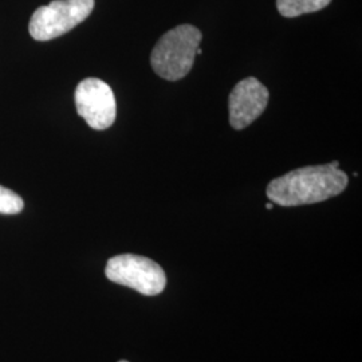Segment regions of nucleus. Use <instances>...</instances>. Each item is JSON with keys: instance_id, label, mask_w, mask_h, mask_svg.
Wrapping results in <instances>:
<instances>
[{"instance_id": "obj_6", "label": "nucleus", "mask_w": 362, "mask_h": 362, "mask_svg": "<svg viewBox=\"0 0 362 362\" xmlns=\"http://www.w3.org/2000/svg\"><path fill=\"white\" fill-rule=\"evenodd\" d=\"M270 93L257 78L242 79L233 88L228 98L230 124L233 129H245L267 107Z\"/></svg>"}, {"instance_id": "obj_3", "label": "nucleus", "mask_w": 362, "mask_h": 362, "mask_svg": "<svg viewBox=\"0 0 362 362\" xmlns=\"http://www.w3.org/2000/svg\"><path fill=\"white\" fill-rule=\"evenodd\" d=\"M106 278L118 285L127 286L144 296L153 297L164 291L167 275L161 266L141 255L122 254L107 260Z\"/></svg>"}, {"instance_id": "obj_9", "label": "nucleus", "mask_w": 362, "mask_h": 362, "mask_svg": "<svg viewBox=\"0 0 362 362\" xmlns=\"http://www.w3.org/2000/svg\"><path fill=\"white\" fill-rule=\"evenodd\" d=\"M266 208H267V209H272V203H267Z\"/></svg>"}, {"instance_id": "obj_1", "label": "nucleus", "mask_w": 362, "mask_h": 362, "mask_svg": "<svg viewBox=\"0 0 362 362\" xmlns=\"http://www.w3.org/2000/svg\"><path fill=\"white\" fill-rule=\"evenodd\" d=\"M339 163L303 167L276 177L267 187V197L282 207L321 203L342 194L349 182Z\"/></svg>"}, {"instance_id": "obj_7", "label": "nucleus", "mask_w": 362, "mask_h": 362, "mask_svg": "<svg viewBox=\"0 0 362 362\" xmlns=\"http://www.w3.org/2000/svg\"><path fill=\"white\" fill-rule=\"evenodd\" d=\"M332 0H276V8L285 18H297L303 13L324 10Z\"/></svg>"}, {"instance_id": "obj_8", "label": "nucleus", "mask_w": 362, "mask_h": 362, "mask_svg": "<svg viewBox=\"0 0 362 362\" xmlns=\"http://www.w3.org/2000/svg\"><path fill=\"white\" fill-rule=\"evenodd\" d=\"M23 207L25 202L19 194L0 185V214L15 215L22 212Z\"/></svg>"}, {"instance_id": "obj_5", "label": "nucleus", "mask_w": 362, "mask_h": 362, "mask_svg": "<svg viewBox=\"0 0 362 362\" xmlns=\"http://www.w3.org/2000/svg\"><path fill=\"white\" fill-rule=\"evenodd\" d=\"M74 97L78 115L93 129H107L116 121V97L112 88L104 81L98 78L81 81Z\"/></svg>"}, {"instance_id": "obj_4", "label": "nucleus", "mask_w": 362, "mask_h": 362, "mask_svg": "<svg viewBox=\"0 0 362 362\" xmlns=\"http://www.w3.org/2000/svg\"><path fill=\"white\" fill-rule=\"evenodd\" d=\"M93 8L94 0H54L33 13L30 35L42 42L58 38L86 21Z\"/></svg>"}, {"instance_id": "obj_10", "label": "nucleus", "mask_w": 362, "mask_h": 362, "mask_svg": "<svg viewBox=\"0 0 362 362\" xmlns=\"http://www.w3.org/2000/svg\"><path fill=\"white\" fill-rule=\"evenodd\" d=\"M118 362H129V361H125V360H122V361H118Z\"/></svg>"}, {"instance_id": "obj_2", "label": "nucleus", "mask_w": 362, "mask_h": 362, "mask_svg": "<svg viewBox=\"0 0 362 362\" xmlns=\"http://www.w3.org/2000/svg\"><path fill=\"white\" fill-rule=\"evenodd\" d=\"M202 33L191 25H180L169 30L151 54V65L158 77L180 81L194 67Z\"/></svg>"}]
</instances>
